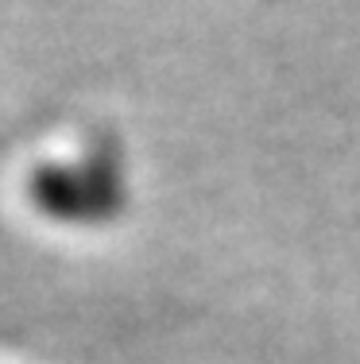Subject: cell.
Listing matches in <instances>:
<instances>
[{"instance_id":"6da1fadb","label":"cell","mask_w":360,"mask_h":364,"mask_svg":"<svg viewBox=\"0 0 360 364\" xmlns=\"http://www.w3.org/2000/svg\"><path fill=\"white\" fill-rule=\"evenodd\" d=\"M28 198L43 218L78 225V229H93V225H109L120 218L128 205V171L116 140L97 136L74 159H55L36 167L28 175Z\"/></svg>"}]
</instances>
